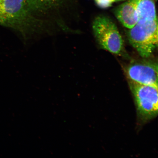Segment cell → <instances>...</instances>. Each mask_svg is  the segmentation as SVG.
<instances>
[{
	"mask_svg": "<svg viewBox=\"0 0 158 158\" xmlns=\"http://www.w3.org/2000/svg\"><path fill=\"white\" fill-rule=\"evenodd\" d=\"M135 6L138 21L157 20L154 0H131Z\"/></svg>",
	"mask_w": 158,
	"mask_h": 158,
	"instance_id": "cell-7",
	"label": "cell"
},
{
	"mask_svg": "<svg viewBox=\"0 0 158 158\" xmlns=\"http://www.w3.org/2000/svg\"><path fill=\"white\" fill-rule=\"evenodd\" d=\"M156 1H157V0H156Z\"/></svg>",
	"mask_w": 158,
	"mask_h": 158,
	"instance_id": "cell-10",
	"label": "cell"
},
{
	"mask_svg": "<svg viewBox=\"0 0 158 158\" xmlns=\"http://www.w3.org/2000/svg\"><path fill=\"white\" fill-rule=\"evenodd\" d=\"M124 0H95L97 5L102 8H106L111 6L116 2L122 1Z\"/></svg>",
	"mask_w": 158,
	"mask_h": 158,
	"instance_id": "cell-9",
	"label": "cell"
},
{
	"mask_svg": "<svg viewBox=\"0 0 158 158\" xmlns=\"http://www.w3.org/2000/svg\"><path fill=\"white\" fill-rule=\"evenodd\" d=\"M114 15L124 27L130 29L138 21L135 6L131 0L125 2L114 10Z\"/></svg>",
	"mask_w": 158,
	"mask_h": 158,
	"instance_id": "cell-6",
	"label": "cell"
},
{
	"mask_svg": "<svg viewBox=\"0 0 158 158\" xmlns=\"http://www.w3.org/2000/svg\"><path fill=\"white\" fill-rule=\"evenodd\" d=\"M128 81L140 84L158 86V65L146 60L131 61L124 69Z\"/></svg>",
	"mask_w": 158,
	"mask_h": 158,
	"instance_id": "cell-5",
	"label": "cell"
},
{
	"mask_svg": "<svg viewBox=\"0 0 158 158\" xmlns=\"http://www.w3.org/2000/svg\"><path fill=\"white\" fill-rule=\"evenodd\" d=\"M157 20L138 22L127 31L130 44L144 59L151 56L157 47Z\"/></svg>",
	"mask_w": 158,
	"mask_h": 158,
	"instance_id": "cell-3",
	"label": "cell"
},
{
	"mask_svg": "<svg viewBox=\"0 0 158 158\" xmlns=\"http://www.w3.org/2000/svg\"><path fill=\"white\" fill-rule=\"evenodd\" d=\"M64 0H27V2L33 13H44L58 7Z\"/></svg>",
	"mask_w": 158,
	"mask_h": 158,
	"instance_id": "cell-8",
	"label": "cell"
},
{
	"mask_svg": "<svg viewBox=\"0 0 158 158\" xmlns=\"http://www.w3.org/2000/svg\"><path fill=\"white\" fill-rule=\"evenodd\" d=\"M45 25L30 9L27 0H0V25L15 29L27 38L41 32Z\"/></svg>",
	"mask_w": 158,
	"mask_h": 158,
	"instance_id": "cell-1",
	"label": "cell"
},
{
	"mask_svg": "<svg viewBox=\"0 0 158 158\" xmlns=\"http://www.w3.org/2000/svg\"><path fill=\"white\" fill-rule=\"evenodd\" d=\"M92 29L96 40L102 49L118 56L128 57L123 40L111 19L105 16H98L93 23Z\"/></svg>",
	"mask_w": 158,
	"mask_h": 158,
	"instance_id": "cell-2",
	"label": "cell"
},
{
	"mask_svg": "<svg viewBox=\"0 0 158 158\" xmlns=\"http://www.w3.org/2000/svg\"><path fill=\"white\" fill-rule=\"evenodd\" d=\"M128 82L135 102L138 121L141 123H145L156 117L158 86Z\"/></svg>",
	"mask_w": 158,
	"mask_h": 158,
	"instance_id": "cell-4",
	"label": "cell"
}]
</instances>
